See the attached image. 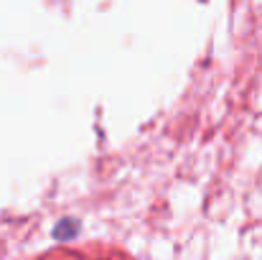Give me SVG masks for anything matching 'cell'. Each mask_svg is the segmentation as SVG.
Instances as JSON below:
<instances>
[{"label": "cell", "mask_w": 262, "mask_h": 260, "mask_svg": "<svg viewBox=\"0 0 262 260\" xmlns=\"http://www.w3.org/2000/svg\"><path fill=\"white\" fill-rule=\"evenodd\" d=\"M79 235V222L77 219H61L56 227H54V237L56 240H72Z\"/></svg>", "instance_id": "6da1fadb"}]
</instances>
